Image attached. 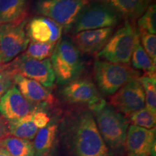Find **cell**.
<instances>
[{
	"label": "cell",
	"instance_id": "obj_1",
	"mask_svg": "<svg viewBox=\"0 0 156 156\" xmlns=\"http://www.w3.org/2000/svg\"><path fill=\"white\" fill-rule=\"evenodd\" d=\"M65 130V141L71 156H113L98 129L90 111L73 116Z\"/></svg>",
	"mask_w": 156,
	"mask_h": 156
},
{
	"label": "cell",
	"instance_id": "obj_2",
	"mask_svg": "<svg viewBox=\"0 0 156 156\" xmlns=\"http://www.w3.org/2000/svg\"><path fill=\"white\" fill-rule=\"evenodd\" d=\"M98 129L106 145L117 153L123 151L129 126L127 117L117 112L104 99L90 107Z\"/></svg>",
	"mask_w": 156,
	"mask_h": 156
},
{
	"label": "cell",
	"instance_id": "obj_3",
	"mask_svg": "<svg viewBox=\"0 0 156 156\" xmlns=\"http://www.w3.org/2000/svg\"><path fill=\"white\" fill-rule=\"evenodd\" d=\"M50 61L58 85H65L78 79L84 69L80 52L67 38L59 40L55 45Z\"/></svg>",
	"mask_w": 156,
	"mask_h": 156
},
{
	"label": "cell",
	"instance_id": "obj_4",
	"mask_svg": "<svg viewBox=\"0 0 156 156\" xmlns=\"http://www.w3.org/2000/svg\"><path fill=\"white\" fill-rule=\"evenodd\" d=\"M140 41L139 29L129 20H126L112 34L97 56L112 63L129 64L134 48Z\"/></svg>",
	"mask_w": 156,
	"mask_h": 156
},
{
	"label": "cell",
	"instance_id": "obj_5",
	"mask_svg": "<svg viewBox=\"0 0 156 156\" xmlns=\"http://www.w3.org/2000/svg\"><path fill=\"white\" fill-rule=\"evenodd\" d=\"M94 75L101 92L112 95L126 83L139 79L140 72L129 64L96 60L94 63Z\"/></svg>",
	"mask_w": 156,
	"mask_h": 156
},
{
	"label": "cell",
	"instance_id": "obj_6",
	"mask_svg": "<svg viewBox=\"0 0 156 156\" xmlns=\"http://www.w3.org/2000/svg\"><path fill=\"white\" fill-rule=\"evenodd\" d=\"M121 17L112 7L100 1H88L79 13L73 25L74 34L81 31L114 28Z\"/></svg>",
	"mask_w": 156,
	"mask_h": 156
},
{
	"label": "cell",
	"instance_id": "obj_7",
	"mask_svg": "<svg viewBox=\"0 0 156 156\" xmlns=\"http://www.w3.org/2000/svg\"><path fill=\"white\" fill-rule=\"evenodd\" d=\"M89 0H36L34 10L60 25L65 33L73 28L75 20Z\"/></svg>",
	"mask_w": 156,
	"mask_h": 156
},
{
	"label": "cell",
	"instance_id": "obj_8",
	"mask_svg": "<svg viewBox=\"0 0 156 156\" xmlns=\"http://www.w3.org/2000/svg\"><path fill=\"white\" fill-rule=\"evenodd\" d=\"M2 64L14 75H20L38 82L47 89L54 86L55 75L49 58L37 60L23 53L9 63Z\"/></svg>",
	"mask_w": 156,
	"mask_h": 156
},
{
	"label": "cell",
	"instance_id": "obj_9",
	"mask_svg": "<svg viewBox=\"0 0 156 156\" xmlns=\"http://www.w3.org/2000/svg\"><path fill=\"white\" fill-rule=\"evenodd\" d=\"M28 19L18 23L0 25V54L2 64L12 61L26 50L30 38L26 30Z\"/></svg>",
	"mask_w": 156,
	"mask_h": 156
},
{
	"label": "cell",
	"instance_id": "obj_10",
	"mask_svg": "<svg viewBox=\"0 0 156 156\" xmlns=\"http://www.w3.org/2000/svg\"><path fill=\"white\" fill-rule=\"evenodd\" d=\"M110 105L126 117L145 108V93L139 80L126 83L112 95Z\"/></svg>",
	"mask_w": 156,
	"mask_h": 156
},
{
	"label": "cell",
	"instance_id": "obj_11",
	"mask_svg": "<svg viewBox=\"0 0 156 156\" xmlns=\"http://www.w3.org/2000/svg\"><path fill=\"white\" fill-rule=\"evenodd\" d=\"M127 156H151L155 151V128L129 126L125 145Z\"/></svg>",
	"mask_w": 156,
	"mask_h": 156
},
{
	"label": "cell",
	"instance_id": "obj_12",
	"mask_svg": "<svg viewBox=\"0 0 156 156\" xmlns=\"http://www.w3.org/2000/svg\"><path fill=\"white\" fill-rule=\"evenodd\" d=\"M14 83L23 96L35 108L53 106L56 103L54 95L38 82L20 75H15Z\"/></svg>",
	"mask_w": 156,
	"mask_h": 156
},
{
	"label": "cell",
	"instance_id": "obj_13",
	"mask_svg": "<svg viewBox=\"0 0 156 156\" xmlns=\"http://www.w3.org/2000/svg\"><path fill=\"white\" fill-rule=\"evenodd\" d=\"M62 95L71 104H87L89 108L102 99L95 84L86 79H77L65 85Z\"/></svg>",
	"mask_w": 156,
	"mask_h": 156
},
{
	"label": "cell",
	"instance_id": "obj_14",
	"mask_svg": "<svg viewBox=\"0 0 156 156\" xmlns=\"http://www.w3.org/2000/svg\"><path fill=\"white\" fill-rule=\"evenodd\" d=\"M36 110L14 85L0 100V114L7 122L23 118Z\"/></svg>",
	"mask_w": 156,
	"mask_h": 156
},
{
	"label": "cell",
	"instance_id": "obj_15",
	"mask_svg": "<svg viewBox=\"0 0 156 156\" xmlns=\"http://www.w3.org/2000/svg\"><path fill=\"white\" fill-rule=\"evenodd\" d=\"M26 30L31 41L56 44L61 40L63 28L52 20L39 16L30 20Z\"/></svg>",
	"mask_w": 156,
	"mask_h": 156
},
{
	"label": "cell",
	"instance_id": "obj_16",
	"mask_svg": "<svg viewBox=\"0 0 156 156\" xmlns=\"http://www.w3.org/2000/svg\"><path fill=\"white\" fill-rule=\"evenodd\" d=\"M113 33L114 28L81 31L73 35L72 42L80 54H98L104 47Z\"/></svg>",
	"mask_w": 156,
	"mask_h": 156
},
{
	"label": "cell",
	"instance_id": "obj_17",
	"mask_svg": "<svg viewBox=\"0 0 156 156\" xmlns=\"http://www.w3.org/2000/svg\"><path fill=\"white\" fill-rule=\"evenodd\" d=\"M28 0H0V25L27 19Z\"/></svg>",
	"mask_w": 156,
	"mask_h": 156
},
{
	"label": "cell",
	"instance_id": "obj_18",
	"mask_svg": "<svg viewBox=\"0 0 156 156\" xmlns=\"http://www.w3.org/2000/svg\"><path fill=\"white\" fill-rule=\"evenodd\" d=\"M152 0H112L106 3L126 20L139 18L151 5Z\"/></svg>",
	"mask_w": 156,
	"mask_h": 156
},
{
	"label": "cell",
	"instance_id": "obj_19",
	"mask_svg": "<svg viewBox=\"0 0 156 156\" xmlns=\"http://www.w3.org/2000/svg\"><path fill=\"white\" fill-rule=\"evenodd\" d=\"M57 131L56 124H48L38 130L33 142L34 156H47L49 154L54 147Z\"/></svg>",
	"mask_w": 156,
	"mask_h": 156
},
{
	"label": "cell",
	"instance_id": "obj_20",
	"mask_svg": "<svg viewBox=\"0 0 156 156\" xmlns=\"http://www.w3.org/2000/svg\"><path fill=\"white\" fill-rule=\"evenodd\" d=\"M9 136L33 140L39 129L34 119V112L19 119L8 122Z\"/></svg>",
	"mask_w": 156,
	"mask_h": 156
},
{
	"label": "cell",
	"instance_id": "obj_21",
	"mask_svg": "<svg viewBox=\"0 0 156 156\" xmlns=\"http://www.w3.org/2000/svg\"><path fill=\"white\" fill-rule=\"evenodd\" d=\"M0 147L12 156H34V146L31 140L9 136L0 142Z\"/></svg>",
	"mask_w": 156,
	"mask_h": 156
},
{
	"label": "cell",
	"instance_id": "obj_22",
	"mask_svg": "<svg viewBox=\"0 0 156 156\" xmlns=\"http://www.w3.org/2000/svg\"><path fill=\"white\" fill-rule=\"evenodd\" d=\"M132 66L134 69L143 71L145 75H155V64L153 63L145 51L142 48L141 43L138 42L132 55Z\"/></svg>",
	"mask_w": 156,
	"mask_h": 156
},
{
	"label": "cell",
	"instance_id": "obj_23",
	"mask_svg": "<svg viewBox=\"0 0 156 156\" xmlns=\"http://www.w3.org/2000/svg\"><path fill=\"white\" fill-rule=\"evenodd\" d=\"M145 93V108L156 114V79L155 75H145L139 79Z\"/></svg>",
	"mask_w": 156,
	"mask_h": 156
},
{
	"label": "cell",
	"instance_id": "obj_24",
	"mask_svg": "<svg viewBox=\"0 0 156 156\" xmlns=\"http://www.w3.org/2000/svg\"><path fill=\"white\" fill-rule=\"evenodd\" d=\"M56 44L49 43H40L30 41L26 51L23 52L29 57L37 60H44L51 57L53 54Z\"/></svg>",
	"mask_w": 156,
	"mask_h": 156
},
{
	"label": "cell",
	"instance_id": "obj_25",
	"mask_svg": "<svg viewBox=\"0 0 156 156\" xmlns=\"http://www.w3.org/2000/svg\"><path fill=\"white\" fill-rule=\"evenodd\" d=\"M129 118V122L131 123L132 125L147 129L155 128L156 114H153L146 108L134 113Z\"/></svg>",
	"mask_w": 156,
	"mask_h": 156
},
{
	"label": "cell",
	"instance_id": "obj_26",
	"mask_svg": "<svg viewBox=\"0 0 156 156\" xmlns=\"http://www.w3.org/2000/svg\"><path fill=\"white\" fill-rule=\"evenodd\" d=\"M140 30L149 34H156V6L155 4L149 5L145 12L140 17L137 21Z\"/></svg>",
	"mask_w": 156,
	"mask_h": 156
},
{
	"label": "cell",
	"instance_id": "obj_27",
	"mask_svg": "<svg viewBox=\"0 0 156 156\" xmlns=\"http://www.w3.org/2000/svg\"><path fill=\"white\" fill-rule=\"evenodd\" d=\"M140 38L142 48L151 58L154 64H156V36L146 31L140 30Z\"/></svg>",
	"mask_w": 156,
	"mask_h": 156
},
{
	"label": "cell",
	"instance_id": "obj_28",
	"mask_svg": "<svg viewBox=\"0 0 156 156\" xmlns=\"http://www.w3.org/2000/svg\"><path fill=\"white\" fill-rule=\"evenodd\" d=\"M14 75L0 64V100L4 95L10 89L14 83Z\"/></svg>",
	"mask_w": 156,
	"mask_h": 156
},
{
	"label": "cell",
	"instance_id": "obj_29",
	"mask_svg": "<svg viewBox=\"0 0 156 156\" xmlns=\"http://www.w3.org/2000/svg\"><path fill=\"white\" fill-rule=\"evenodd\" d=\"M34 119L36 126L40 129L47 126L50 122V118L46 112L42 109H36L34 112Z\"/></svg>",
	"mask_w": 156,
	"mask_h": 156
},
{
	"label": "cell",
	"instance_id": "obj_30",
	"mask_svg": "<svg viewBox=\"0 0 156 156\" xmlns=\"http://www.w3.org/2000/svg\"><path fill=\"white\" fill-rule=\"evenodd\" d=\"M9 136L8 122L0 114V142Z\"/></svg>",
	"mask_w": 156,
	"mask_h": 156
},
{
	"label": "cell",
	"instance_id": "obj_31",
	"mask_svg": "<svg viewBox=\"0 0 156 156\" xmlns=\"http://www.w3.org/2000/svg\"><path fill=\"white\" fill-rule=\"evenodd\" d=\"M0 156H12L9 154L6 150L0 147Z\"/></svg>",
	"mask_w": 156,
	"mask_h": 156
},
{
	"label": "cell",
	"instance_id": "obj_32",
	"mask_svg": "<svg viewBox=\"0 0 156 156\" xmlns=\"http://www.w3.org/2000/svg\"><path fill=\"white\" fill-rule=\"evenodd\" d=\"M98 1H100V2H103V3L106 4V3H108V2L112 1V0H98Z\"/></svg>",
	"mask_w": 156,
	"mask_h": 156
},
{
	"label": "cell",
	"instance_id": "obj_33",
	"mask_svg": "<svg viewBox=\"0 0 156 156\" xmlns=\"http://www.w3.org/2000/svg\"><path fill=\"white\" fill-rule=\"evenodd\" d=\"M155 152L156 151H155V152H153V153H152V155H151V156H156V155H155Z\"/></svg>",
	"mask_w": 156,
	"mask_h": 156
},
{
	"label": "cell",
	"instance_id": "obj_34",
	"mask_svg": "<svg viewBox=\"0 0 156 156\" xmlns=\"http://www.w3.org/2000/svg\"><path fill=\"white\" fill-rule=\"evenodd\" d=\"M2 64V57H1V54H0V64Z\"/></svg>",
	"mask_w": 156,
	"mask_h": 156
}]
</instances>
